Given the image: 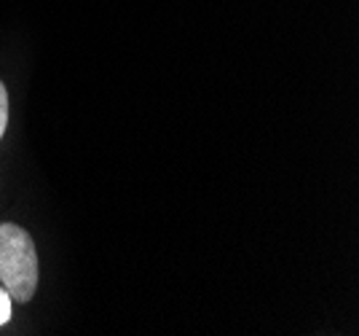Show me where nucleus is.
Masks as SVG:
<instances>
[{"label":"nucleus","mask_w":359,"mask_h":336,"mask_svg":"<svg viewBox=\"0 0 359 336\" xmlns=\"http://www.w3.org/2000/svg\"><path fill=\"white\" fill-rule=\"evenodd\" d=\"M0 283L19 304H27L38 290V250L19 224H0Z\"/></svg>","instance_id":"1"},{"label":"nucleus","mask_w":359,"mask_h":336,"mask_svg":"<svg viewBox=\"0 0 359 336\" xmlns=\"http://www.w3.org/2000/svg\"><path fill=\"white\" fill-rule=\"evenodd\" d=\"M8 321H11V296L6 288H0V325H6Z\"/></svg>","instance_id":"3"},{"label":"nucleus","mask_w":359,"mask_h":336,"mask_svg":"<svg viewBox=\"0 0 359 336\" xmlns=\"http://www.w3.org/2000/svg\"><path fill=\"white\" fill-rule=\"evenodd\" d=\"M6 127H8V92L6 84L0 81V138L6 135Z\"/></svg>","instance_id":"2"}]
</instances>
